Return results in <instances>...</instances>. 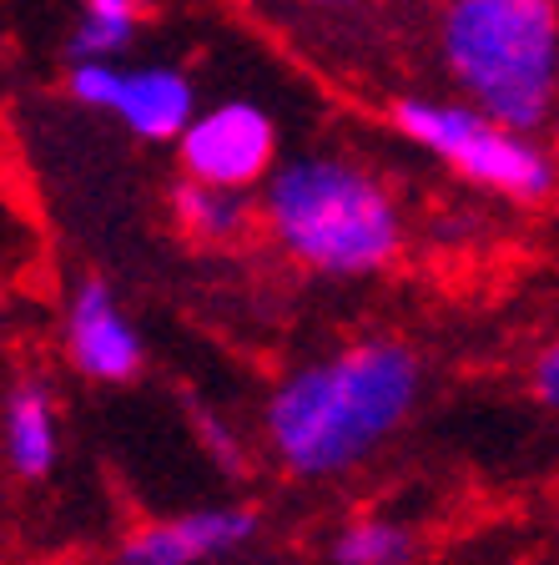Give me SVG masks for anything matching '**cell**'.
<instances>
[{
	"label": "cell",
	"instance_id": "6da1fadb",
	"mask_svg": "<svg viewBox=\"0 0 559 565\" xmlns=\"http://www.w3.org/2000/svg\"><path fill=\"white\" fill-rule=\"evenodd\" d=\"M419 399V359L373 339L282 379L268 399V445L292 475H343L394 435Z\"/></svg>",
	"mask_w": 559,
	"mask_h": 565
},
{
	"label": "cell",
	"instance_id": "7a4b0ae2",
	"mask_svg": "<svg viewBox=\"0 0 559 565\" xmlns=\"http://www.w3.org/2000/svg\"><path fill=\"white\" fill-rule=\"evenodd\" d=\"M268 233L288 258L323 278H368L404 247V212L394 192L343 157H292L262 192Z\"/></svg>",
	"mask_w": 559,
	"mask_h": 565
},
{
	"label": "cell",
	"instance_id": "3957f363",
	"mask_svg": "<svg viewBox=\"0 0 559 565\" xmlns=\"http://www.w3.org/2000/svg\"><path fill=\"white\" fill-rule=\"evenodd\" d=\"M439 56L459 102L535 137L559 96V0H449Z\"/></svg>",
	"mask_w": 559,
	"mask_h": 565
},
{
	"label": "cell",
	"instance_id": "277c9868",
	"mask_svg": "<svg viewBox=\"0 0 559 565\" xmlns=\"http://www.w3.org/2000/svg\"><path fill=\"white\" fill-rule=\"evenodd\" d=\"M394 121L413 147H423L449 172H459L464 182L494 192V198L539 202L555 188V157L529 131L504 127V121L484 117L464 102L413 96V102H398Z\"/></svg>",
	"mask_w": 559,
	"mask_h": 565
},
{
	"label": "cell",
	"instance_id": "5b68a950",
	"mask_svg": "<svg viewBox=\"0 0 559 565\" xmlns=\"http://www.w3.org/2000/svg\"><path fill=\"white\" fill-rule=\"evenodd\" d=\"M71 96L92 111L117 117L141 141H172L197 117V92L176 66H121V61H76Z\"/></svg>",
	"mask_w": 559,
	"mask_h": 565
},
{
	"label": "cell",
	"instance_id": "8992f818",
	"mask_svg": "<svg viewBox=\"0 0 559 565\" xmlns=\"http://www.w3.org/2000/svg\"><path fill=\"white\" fill-rule=\"evenodd\" d=\"M176 147L186 182H207L222 192H247L278 172V127L257 102H217L197 111Z\"/></svg>",
	"mask_w": 559,
	"mask_h": 565
},
{
	"label": "cell",
	"instance_id": "52a82bcc",
	"mask_svg": "<svg viewBox=\"0 0 559 565\" xmlns=\"http://www.w3.org/2000/svg\"><path fill=\"white\" fill-rule=\"evenodd\" d=\"M257 515L247 505H202L182 515L152 520L131 530L117 551V565H207L217 555L237 551L252 535Z\"/></svg>",
	"mask_w": 559,
	"mask_h": 565
},
{
	"label": "cell",
	"instance_id": "ba28073f",
	"mask_svg": "<svg viewBox=\"0 0 559 565\" xmlns=\"http://www.w3.org/2000/svg\"><path fill=\"white\" fill-rule=\"evenodd\" d=\"M66 353L96 384H121L141 369V333L121 313L117 294L106 282H82L66 308Z\"/></svg>",
	"mask_w": 559,
	"mask_h": 565
},
{
	"label": "cell",
	"instance_id": "9c48e42d",
	"mask_svg": "<svg viewBox=\"0 0 559 565\" xmlns=\"http://www.w3.org/2000/svg\"><path fill=\"white\" fill-rule=\"evenodd\" d=\"M0 445H6V465L21 480H41L56 465L61 449V424H56V404H51L46 384H15L6 414H0Z\"/></svg>",
	"mask_w": 559,
	"mask_h": 565
},
{
	"label": "cell",
	"instance_id": "30bf717a",
	"mask_svg": "<svg viewBox=\"0 0 559 565\" xmlns=\"http://www.w3.org/2000/svg\"><path fill=\"white\" fill-rule=\"evenodd\" d=\"M176 223L186 227V237L197 243H233V237L247 233V192H222L207 188V182H182L172 198Z\"/></svg>",
	"mask_w": 559,
	"mask_h": 565
},
{
	"label": "cell",
	"instance_id": "8fae6325",
	"mask_svg": "<svg viewBox=\"0 0 559 565\" xmlns=\"http://www.w3.org/2000/svg\"><path fill=\"white\" fill-rule=\"evenodd\" d=\"M137 35V0H86L71 31V66L76 61H117Z\"/></svg>",
	"mask_w": 559,
	"mask_h": 565
},
{
	"label": "cell",
	"instance_id": "7c38bea8",
	"mask_svg": "<svg viewBox=\"0 0 559 565\" xmlns=\"http://www.w3.org/2000/svg\"><path fill=\"white\" fill-rule=\"evenodd\" d=\"M413 561V535L398 520H348L333 535V565H408Z\"/></svg>",
	"mask_w": 559,
	"mask_h": 565
},
{
	"label": "cell",
	"instance_id": "4fadbf2b",
	"mask_svg": "<svg viewBox=\"0 0 559 565\" xmlns=\"http://www.w3.org/2000/svg\"><path fill=\"white\" fill-rule=\"evenodd\" d=\"M535 388L549 409H559V339L535 359Z\"/></svg>",
	"mask_w": 559,
	"mask_h": 565
},
{
	"label": "cell",
	"instance_id": "5bb4252c",
	"mask_svg": "<svg viewBox=\"0 0 559 565\" xmlns=\"http://www.w3.org/2000/svg\"><path fill=\"white\" fill-rule=\"evenodd\" d=\"M202 435H207V449H212V455H217V465H222V470H237V459H243V455H237L233 435H227V429H222L217 419H202Z\"/></svg>",
	"mask_w": 559,
	"mask_h": 565
},
{
	"label": "cell",
	"instance_id": "9a60e30c",
	"mask_svg": "<svg viewBox=\"0 0 559 565\" xmlns=\"http://www.w3.org/2000/svg\"><path fill=\"white\" fill-rule=\"evenodd\" d=\"M137 6H141V0H137Z\"/></svg>",
	"mask_w": 559,
	"mask_h": 565
}]
</instances>
